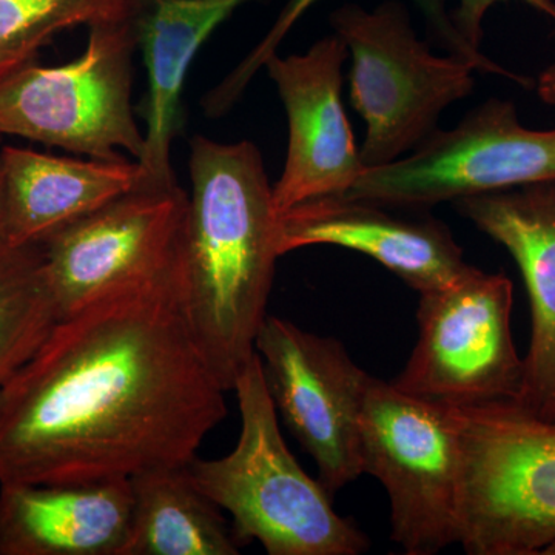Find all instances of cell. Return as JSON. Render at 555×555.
Returning <instances> with one entry per match:
<instances>
[{
	"label": "cell",
	"mask_w": 555,
	"mask_h": 555,
	"mask_svg": "<svg viewBox=\"0 0 555 555\" xmlns=\"http://www.w3.org/2000/svg\"><path fill=\"white\" fill-rule=\"evenodd\" d=\"M185 309V262L57 321L0 392V483L188 466L228 415Z\"/></svg>",
	"instance_id": "cell-1"
},
{
	"label": "cell",
	"mask_w": 555,
	"mask_h": 555,
	"mask_svg": "<svg viewBox=\"0 0 555 555\" xmlns=\"http://www.w3.org/2000/svg\"><path fill=\"white\" fill-rule=\"evenodd\" d=\"M185 309L208 364L232 390L255 356L278 257L261 152L248 141L190 142Z\"/></svg>",
	"instance_id": "cell-2"
},
{
	"label": "cell",
	"mask_w": 555,
	"mask_h": 555,
	"mask_svg": "<svg viewBox=\"0 0 555 555\" xmlns=\"http://www.w3.org/2000/svg\"><path fill=\"white\" fill-rule=\"evenodd\" d=\"M238 397V443L221 459L195 456L190 477L232 517L241 546L261 543L269 555H358L367 537L339 516L332 494L298 465L278 425V412L255 352L233 389Z\"/></svg>",
	"instance_id": "cell-3"
},
{
	"label": "cell",
	"mask_w": 555,
	"mask_h": 555,
	"mask_svg": "<svg viewBox=\"0 0 555 555\" xmlns=\"http://www.w3.org/2000/svg\"><path fill=\"white\" fill-rule=\"evenodd\" d=\"M334 33L352 56L349 100L366 122L364 167L386 166L414 152L438 130L441 113L474 93L476 65L434 53L416 36L400 0L374 10L346 3L331 14Z\"/></svg>",
	"instance_id": "cell-4"
},
{
	"label": "cell",
	"mask_w": 555,
	"mask_h": 555,
	"mask_svg": "<svg viewBox=\"0 0 555 555\" xmlns=\"http://www.w3.org/2000/svg\"><path fill=\"white\" fill-rule=\"evenodd\" d=\"M459 415L460 545L469 555L555 554V420L517 403Z\"/></svg>",
	"instance_id": "cell-5"
},
{
	"label": "cell",
	"mask_w": 555,
	"mask_h": 555,
	"mask_svg": "<svg viewBox=\"0 0 555 555\" xmlns=\"http://www.w3.org/2000/svg\"><path fill=\"white\" fill-rule=\"evenodd\" d=\"M358 427L363 473L389 495L392 542L409 555H434L459 543V409L409 396L371 375Z\"/></svg>",
	"instance_id": "cell-6"
},
{
	"label": "cell",
	"mask_w": 555,
	"mask_h": 555,
	"mask_svg": "<svg viewBox=\"0 0 555 555\" xmlns=\"http://www.w3.org/2000/svg\"><path fill=\"white\" fill-rule=\"evenodd\" d=\"M133 17L91 25L78 60L33 64L0 83V134L93 159L141 158L145 134L131 105Z\"/></svg>",
	"instance_id": "cell-7"
},
{
	"label": "cell",
	"mask_w": 555,
	"mask_h": 555,
	"mask_svg": "<svg viewBox=\"0 0 555 555\" xmlns=\"http://www.w3.org/2000/svg\"><path fill=\"white\" fill-rule=\"evenodd\" d=\"M513 305V281L474 266L449 286L422 292L418 339L390 383L448 408L517 403L525 369L511 328Z\"/></svg>",
	"instance_id": "cell-8"
},
{
	"label": "cell",
	"mask_w": 555,
	"mask_h": 555,
	"mask_svg": "<svg viewBox=\"0 0 555 555\" xmlns=\"http://www.w3.org/2000/svg\"><path fill=\"white\" fill-rule=\"evenodd\" d=\"M550 181H555V129H528L513 101L491 98L403 158L366 167L345 196L427 211L466 196Z\"/></svg>",
	"instance_id": "cell-9"
},
{
	"label": "cell",
	"mask_w": 555,
	"mask_h": 555,
	"mask_svg": "<svg viewBox=\"0 0 555 555\" xmlns=\"http://www.w3.org/2000/svg\"><path fill=\"white\" fill-rule=\"evenodd\" d=\"M188 214L178 182L138 185L40 244L60 318L184 264Z\"/></svg>",
	"instance_id": "cell-10"
},
{
	"label": "cell",
	"mask_w": 555,
	"mask_h": 555,
	"mask_svg": "<svg viewBox=\"0 0 555 555\" xmlns=\"http://www.w3.org/2000/svg\"><path fill=\"white\" fill-rule=\"evenodd\" d=\"M276 412L308 454L332 495L363 476L361 401L371 375L335 338L269 315L255 341Z\"/></svg>",
	"instance_id": "cell-11"
},
{
	"label": "cell",
	"mask_w": 555,
	"mask_h": 555,
	"mask_svg": "<svg viewBox=\"0 0 555 555\" xmlns=\"http://www.w3.org/2000/svg\"><path fill=\"white\" fill-rule=\"evenodd\" d=\"M347 57L345 40L334 33L306 53H275L264 64L288 120L286 164L272 185L276 218L305 201L345 195L366 169L343 104Z\"/></svg>",
	"instance_id": "cell-12"
},
{
	"label": "cell",
	"mask_w": 555,
	"mask_h": 555,
	"mask_svg": "<svg viewBox=\"0 0 555 555\" xmlns=\"http://www.w3.org/2000/svg\"><path fill=\"white\" fill-rule=\"evenodd\" d=\"M328 195L299 203L276 218L278 257L302 247L337 246L367 255L422 294L449 286L470 264L444 222L426 211Z\"/></svg>",
	"instance_id": "cell-13"
},
{
	"label": "cell",
	"mask_w": 555,
	"mask_h": 555,
	"mask_svg": "<svg viewBox=\"0 0 555 555\" xmlns=\"http://www.w3.org/2000/svg\"><path fill=\"white\" fill-rule=\"evenodd\" d=\"M456 214L502 244L524 276L531 339L517 404L555 418V181L452 201Z\"/></svg>",
	"instance_id": "cell-14"
},
{
	"label": "cell",
	"mask_w": 555,
	"mask_h": 555,
	"mask_svg": "<svg viewBox=\"0 0 555 555\" xmlns=\"http://www.w3.org/2000/svg\"><path fill=\"white\" fill-rule=\"evenodd\" d=\"M130 520L129 478L0 483V555H122Z\"/></svg>",
	"instance_id": "cell-15"
},
{
	"label": "cell",
	"mask_w": 555,
	"mask_h": 555,
	"mask_svg": "<svg viewBox=\"0 0 555 555\" xmlns=\"http://www.w3.org/2000/svg\"><path fill=\"white\" fill-rule=\"evenodd\" d=\"M255 0H137L133 28L149 73L141 185L177 184L171 142L181 129V93L190 65L219 25Z\"/></svg>",
	"instance_id": "cell-16"
},
{
	"label": "cell",
	"mask_w": 555,
	"mask_h": 555,
	"mask_svg": "<svg viewBox=\"0 0 555 555\" xmlns=\"http://www.w3.org/2000/svg\"><path fill=\"white\" fill-rule=\"evenodd\" d=\"M7 246H40L141 185L137 160L75 159L3 147Z\"/></svg>",
	"instance_id": "cell-17"
},
{
	"label": "cell",
	"mask_w": 555,
	"mask_h": 555,
	"mask_svg": "<svg viewBox=\"0 0 555 555\" xmlns=\"http://www.w3.org/2000/svg\"><path fill=\"white\" fill-rule=\"evenodd\" d=\"M131 520L122 555H238L221 507L195 485L188 466L130 477Z\"/></svg>",
	"instance_id": "cell-18"
},
{
	"label": "cell",
	"mask_w": 555,
	"mask_h": 555,
	"mask_svg": "<svg viewBox=\"0 0 555 555\" xmlns=\"http://www.w3.org/2000/svg\"><path fill=\"white\" fill-rule=\"evenodd\" d=\"M43 269L42 246L0 250V389L21 371L60 321Z\"/></svg>",
	"instance_id": "cell-19"
},
{
	"label": "cell",
	"mask_w": 555,
	"mask_h": 555,
	"mask_svg": "<svg viewBox=\"0 0 555 555\" xmlns=\"http://www.w3.org/2000/svg\"><path fill=\"white\" fill-rule=\"evenodd\" d=\"M318 2L321 0H287L286 5L280 11L276 21L273 22L261 42L233 68L228 78L222 79L214 90L204 94L201 104H203L204 113L208 118L224 116L238 102L258 69L264 67L269 57L276 53L280 43L286 39L288 31ZM414 2L425 16L430 43L437 46L438 49L447 50V53L456 54V56L473 62L477 72L502 76V78L520 83L526 89H531V79L516 75L503 65L489 60L481 51L467 46L466 40L460 36L454 27V22H452V9L449 7L452 0H414Z\"/></svg>",
	"instance_id": "cell-20"
},
{
	"label": "cell",
	"mask_w": 555,
	"mask_h": 555,
	"mask_svg": "<svg viewBox=\"0 0 555 555\" xmlns=\"http://www.w3.org/2000/svg\"><path fill=\"white\" fill-rule=\"evenodd\" d=\"M137 0H0V83L33 64L54 36L133 17Z\"/></svg>",
	"instance_id": "cell-21"
},
{
	"label": "cell",
	"mask_w": 555,
	"mask_h": 555,
	"mask_svg": "<svg viewBox=\"0 0 555 555\" xmlns=\"http://www.w3.org/2000/svg\"><path fill=\"white\" fill-rule=\"evenodd\" d=\"M503 2H511V0H456V7L452 9V22L467 46L481 51L486 13L492 7ZM517 2H524L525 5L531 7L555 22V0H517Z\"/></svg>",
	"instance_id": "cell-22"
},
{
	"label": "cell",
	"mask_w": 555,
	"mask_h": 555,
	"mask_svg": "<svg viewBox=\"0 0 555 555\" xmlns=\"http://www.w3.org/2000/svg\"><path fill=\"white\" fill-rule=\"evenodd\" d=\"M534 90L540 100L555 107V64L547 65L540 72L534 82Z\"/></svg>",
	"instance_id": "cell-23"
},
{
	"label": "cell",
	"mask_w": 555,
	"mask_h": 555,
	"mask_svg": "<svg viewBox=\"0 0 555 555\" xmlns=\"http://www.w3.org/2000/svg\"><path fill=\"white\" fill-rule=\"evenodd\" d=\"M7 247L5 235V178H3L2 160H0V250Z\"/></svg>",
	"instance_id": "cell-24"
},
{
	"label": "cell",
	"mask_w": 555,
	"mask_h": 555,
	"mask_svg": "<svg viewBox=\"0 0 555 555\" xmlns=\"http://www.w3.org/2000/svg\"><path fill=\"white\" fill-rule=\"evenodd\" d=\"M0 392H2V389H0Z\"/></svg>",
	"instance_id": "cell-25"
},
{
	"label": "cell",
	"mask_w": 555,
	"mask_h": 555,
	"mask_svg": "<svg viewBox=\"0 0 555 555\" xmlns=\"http://www.w3.org/2000/svg\"><path fill=\"white\" fill-rule=\"evenodd\" d=\"M555 420V418H554Z\"/></svg>",
	"instance_id": "cell-26"
}]
</instances>
